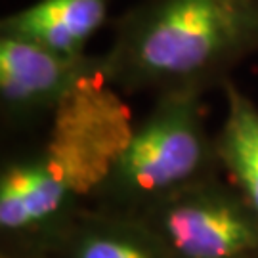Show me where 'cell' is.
<instances>
[{"label":"cell","mask_w":258,"mask_h":258,"mask_svg":"<svg viewBox=\"0 0 258 258\" xmlns=\"http://www.w3.org/2000/svg\"><path fill=\"white\" fill-rule=\"evenodd\" d=\"M256 50L258 0H142L117 19L102 59L107 83L124 92H201Z\"/></svg>","instance_id":"1"},{"label":"cell","mask_w":258,"mask_h":258,"mask_svg":"<svg viewBox=\"0 0 258 258\" xmlns=\"http://www.w3.org/2000/svg\"><path fill=\"white\" fill-rule=\"evenodd\" d=\"M199 94H161L148 119L132 130L109 176L96 191L109 205L105 211L136 216L211 178L216 148L201 119Z\"/></svg>","instance_id":"2"},{"label":"cell","mask_w":258,"mask_h":258,"mask_svg":"<svg viewBox=\"0 0 258 258\" xmlns=\"http://www.w3.org/2000/svg\"><path fill=\"white\" fill-rule=\"evenodd\" d=\"M136 218L168 258H258V216L239 191L212 178L166 197Z\"/></svg>","instance_id":"3"},{"label":"cell","mask_w":258,"mask_h":258,"mask_svg":"<svg viewBox=\"0 0 258 258\" xmlns=\"http://www.w3.org/2000/svg\"><path fill=\"white\" fill-rule=\"evenodd\" d=\"M84 191L46 151L12 161L0 178V230L40 254L75 218Z\"/></svg>","instance_id":"4"},{"label":"cell","mask_w":258,"mask_h":258,"mask_svg":"<svg viewBox=\"0 0 258 258\" xmlns=\"http://www.w3.org/2000/svg\"><path fill=\"white\" fill-rule=\"evenodd\" d=\"M102 57L61 55L21 38L0 37V100L4 113L27 117L57 105L86 77L102 69Z\"/></svg>","instance_id":"5"},{"label":"cell","mask_w":258,"mask_h":258,"mask_svg":"<svg viewBox=\"0 0 258 258\" xmlns=\"http://www.w3.org/2000/svg\"><path fill=\"white\" fill-rule=\"evenodd\" d=\"M111 0H37L2 19V35L69 57L84 55L88 40L107 19Z\"/></svg>","instance_id":"6"},{"label":"cell","mask_w":258,"mask_h":258,"mask_svg":"<svg viewBox=\"0 0 258 258\" xmlns=\"http://www.w3.org/2000/svg\"><path fill=\"white\" fill-rule=\"evenodd\" d=\"M40 254L48 258H168L149 228L122 212H77Z\"/></svg>","instance_id":"7"},{"label":"cell","mask_w":258,"mask_h":258,"mask_svg":"<svg viewBox=\"0 0 258 258\" xmlns=\"http://www.w3.org/2000/svg\"><path fill=\"white\" fill-rule=\"evenodd\" d=\"M228 111L216 140V159L258 216V107L230 79L224 81Z\"/></svg>","instance_id":"8"},{"label":"cell","mask_w":258,"mask_h":258,"mask_svg":"<svg viewBox=\"0 0 258 258\" xmlns=\"http://www.w3.org/2000/svg\"><path fill=\"white\" fill-rule=\"evenodd\" d=\"M220 2H224V4H241V2H245V0H220Z\"/></svg>","instance_id":"9"}]
</instances>
